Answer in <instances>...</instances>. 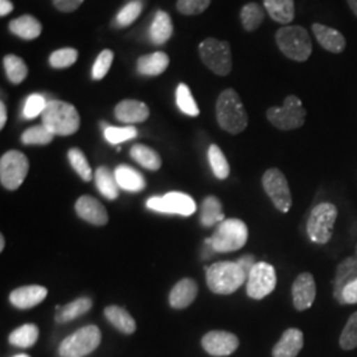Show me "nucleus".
Returning a JSON list of instances; mask_svg holds the SVG:
<instances>
[{
	"instance_id": "obj_12",
	"label": "nucleus",
	"mask_w": 357,
	"mask_h": 357,
	"mask_svg": "<svg viewBox=\"0 0 357 357\" xmlns=\"http://www.w3.org/2000/svg\"><path fill=\"white\" fill-rule=\"evenodd\" d=\"M277 286L275 268L266 262H258L248 275L246 293L257 301L264 299L273 293Z\"/></svg>"
},
{
	"instance_id": "obj_40",
	"label": "nucleus",
	"mask_w": 357,
	"mask_h": 357,
	"mask_svg": "<svg viewBox=\"0 0 357 357\" xmlns=\"http://www.w3.org/2000/svg\"><path fill=\"white\" fill-rule=\"evenodd\" d=\"M143 3L141 0H132L128 3L115 17V23L119 26H131L142 13Z\"/></svg>"
},
{
	"instance_id": "obj_15",
	"label": "nucleus",
	"mask_w": 357,
	"mask_h": 357,
	"mask_svg": "<svg viewBox=\"0 0 357 357\" xmlns=\"http://www.w3.org/2000/svg\"><path fill=\"white\" fill-rule=\"evenodd\" d=\"M317 298V283L310 273H302L293 284L294 307L298 311H306L314 305Z\"/></svg>"
},
{
	"instance_id": "obj_32",
	"label": "nucleus",
	"mask_w": 357,
	"mask_h": 357,
	"mask_svg": "<svg viewBox=\"0 0 357 357\" xmlns=\"http://www.w3.org/2000/svg\"><path fill=\"white\" fill-rule=\"evenodd\" d=\"M96 184L98 191L109 200H115L119 195V185L115 175L107 167H98L96 171Z\"/></svg>"
},
{
	"instance_id": "obj_23",
	"label": "nucleus",
	"mask_w": 357,
	"mask_h": 357,
	"mask_svg": "<svg viewBox=\"0 0 357 357\" xmlns=\"http://www.w3.org/2000/svg\"><path fill=\"white\" fill-rule=\"evenodd\" d=\"M169 65V57L165 52H153L138 59L137 69L143 76H160Z\"/></svg>"
},
{
	"instance_id": "obj_54",
	"label": "nucleus",
	"mask_w": 357,
	"mask_h": 357,
	"mask_svg": "<svg viewBox=\"0 0 357 357\" xmlns=\"http://www.w3.org/2000/svg\"><path fill=\"white\" fill-rule=\"evenodd\" d=\"M13 357H29L28 355H24V354H22V355H17V356H13Z\"/></svg>"
},
{
	"instance_id": "obj_43",
	"label": "nucleus",
	"mask_w": 357,
	"mask_h": 357,
	"mask_svg": "<svg viewBox=\"0 0 357 357\" xmlns=\"http://www.w3.org/2000/svg\"><path fill=\"white\" fill-rule=\"evenodd\" d=\"M113 60H114V52L110 51V50H103L98 54V57L96 59L94 65L91 68V78L96 81L102 79L103 77L107 75L109 69L112 68Z\"/></svg>"
},
{
	"instance_id": "obj_19",
	"label": "nucleus",
	"mask_w": 357,
	"mask_h": 357,
	"mask_svg": "<svg viewBox=\"0 0 357 357\" xmlns=\"http://www.w3.org/2000/svg\"><path fill=\"white\" fill-rule=\"evenodd\" d=\"M305 344L303 332L289 328L282 335L280 342L273 348V357H296Z\"/></svg>"
},
{
	"instance_id": "obj_9",
	"label": "nucleus",
	"mask_w": 357,
	"mask_h": 357,
	"mask_svg": "<svg viewBox=\"0 0 357 357\" xmlns=\"http://www.w3.org/2000/svg\"><path fill=\"white\" fill-rule=\"evenodd\" d=\"M337 218V208L332 203L317 205L307 221V234L312 243L326 245L332 238V229Z\"/></svg>"
},
{
	"instance_id": "obj_7",
	"label": "nucleus",
	"mask_w": 357,
	"mask_h": 357,
	"mask_svg": "<svg viewBox=\"0 0 357 357\" xmlns=\"http://www.w3.org/2000/svg\"><path fill=\"white\" fill-rule=\"evenodd\" d=\"M102 333L97 326H85L69 335L59 347L61 357H84L91 354L101 344Z\"/></svg>"
},
{
	"instance_id": "obj_35",
	"label": "nucleus",
	"mask_w": 357,
	"mask_h": 357,
	"mask_svg": "<svg viewBox=\"0 0 357 357\" xmlns=\"http://www.w3.org/2000/svg\"><path fill=\"white\" fill-rule=\"evenodd\" d=\"M241 23L248 32H255L265 20V10L257 3H248L241 10Z\"/></svg>"
},
{
	"instance_id": "obj_39",
	"label": "nucleus",
	"mask_w": 357,
	"mask_h": 357,
	"mask_svg": "<svg viewBox=\"0 0 357 357\" xmlns=\"http://www.w3.org/2000/svg\"><path fill=\"white\" fill-rule=\"evenodd\" d=\"M68 159L70 166L78 174V176L82 178L84 181H90L91 180V168H90L89 162L86 156L79 149H70L68 151Z\"/></svg>"
},
{
	"instance_id": "obj_36",
	"label": "nucleus",
	"mask_w": 357,
	"mask_h": 357,
	"mask_svg": "<svg viewBox=\"0 0 357 357\" xmlns=\"http://www.w3.org/2000/svg\"><path fill=\"white\" fill-rule=\"evenodd\" d=\"M208 159H209V165L212 167V171L215 174V176L220 180H225L229 176L230 166L225 158L224 153L221 151V149L217 144H212L208 150Z\"/></svg>"
},
{
	"instance_id": "obj_33",
	"label": "nucleus",
	"mask_w": 357,
	"mask_h": 357,
	"mask_svg": "<svg viewBox=\"0 0 357 357\" xmlns=\"http://www.w3.org/2000/svg\"><path fill=\"white\" fill-rule=\"evenodd\" d=\"M3 65H4V69H6L7 78L10 79V82H13L15 85L22 84L28 76V66L24 63V60L19 56L7 54L3 59Z\"/></svg>"
},
{
	"instance_id": "obj_30",
	"label": "nucleus",
	"mask_w": 357,
	"mask_h": 357,
	"mask_svg": "<svg viewBox=\"0 0 357 357\" xmlns=\"http://www.w3.org/2000/svg\"><path fill=\"white\" fill-rule=\"evenodd\" d=\"M224 220H225V213L222 211L221 202L217 199L216 196H208L202 205L200 221L203 227L211 228L215 224L222 222Z\"/></svg>"
},
{
	"instance_id": "obj_14",
	"label": "nucleus",
	"mask_w": 357,
	"mask_h": 357,
	"mask_svg": "<svg viewBox=\"0 0 357 357\" xmlns=\"http://www.w3.org/2000/svg\"><path fill=\"white\" fill-rule=\"evenodd\" d=\"M202 344L205 352L211 356L224 357L229 356L237 351L240 340L231 332L211 331L204 335Z\"/></svg>"
},
{
	"instance_id": "obj_34",
	"label": "nucleus",
	"mask_w": 357,
	"mask_h": 357,
	"mask_svg": "<svg viewBox=\"0 0 357 357\" xmlns=\"http://www.w3.org/2000/svg\"><path fill=\"white\" fill-rule=\"evenodd\" d=\"M38 328L36 324H24L16 330H13L8 337L10 343L19 347V348H29L38 342Z\"/></svg>"
},
{
	"instance_id": "obj_44",
	"label": "nucleus",
	"mask_w": 357,
	"mask_h": 357,
	"mask_svg": "<svg viewBox=\"0 0 357 357\" xmlns=\"http://www.w3.org/2000/svg\"><path fill=\"white\" fill-rule=\"evenodd\" d=\"M103 135H105V139L109 143L119 144L122 142L134 139L138 135V131H137V128H132V126H128V128L109 126L106 130H103Z\"/></svg>"
},
{
	"instance_id": "obj_8",
	"label": "nucleus",
	"mask_w": 357,
	"mask_h": 357,
	"mask_svg": "<svg viewBox=\"0 0 357 357\" xmlns=\"http://www.w3.org/2000/svg\"><path fill=\"white\" fill-rule=\"evenodd\" d=\"M199 54L202 61L217 76H228L231 72L229 43L213 38H205L199 45Z\"/></svg>"
},
{
	"instance_id": "obj_17",
	"label": "nucleus",
	"mask_w": 357,
	"mask_h": 357,
	"mask_svg": "<svg viewBox=\"0 0 357 357\" xmlns=\"http://www.w3.org/2000/svg\"><path fill=\"white\" fill-rule=\"evenodd\" d=\"M115 118L123 123L134 125L147 121L150 116V109L144 102L137 100H123L115 106Z\"/></svg>"
},
{
	"instance_id": "obj_53",
	"label": "nucleus",
	"mask_w": 357,
	"mask_h": 357,
	"mask_svg": "<svg viewBox=\"0 0 357 357\" xmlns=\"http://www.w3.org/2000/svg\"><path fill=\"white\" fill-rule=\"evenodd\" d=\"M4 245H6L4 237H3V236H0V250H1V252L4 250Z\"/></svg>"
},
{
	"instance_id": "obj_26",
	"label": "nucleus",
	"mask_w": 357,
	"mask_h": 357,
	"mask_svg": "<svg viewBox=\"0 0 357 357\" xmlns=\"http://www.w3.org/2000/svg\"><path fill=\"white\" fill-rule=\"evenodd\" d=\"M174 33L171 16L165 11H158L150 26V38L153 44L162 45L167 43Z\"/></svg>"
},
{
	"instance_id": "obj_1",
	"label": "nucleus",
	"mask_w": 357,
	"mask_h": 357,
	"mask_svg": "<svg viewBox=\"0 0 357 357\" xmlns=\"http://www.w3.org/2000/svg\"><path fill=\"white\" fill-rule=\"evenodd\" d=\"M216 115L220 128L229 134H241L248 128V113L238 93L234 89H225L218 96Z\"/></svg>"
},
{
	"instance_id": "obj_22",
	"label": "nucleus",
	"mask_w": 357,
	"mask_h": 357,
	"mask_svg": "<svg viewBox=\"0 0 357 357\" xmlns=\"http://www.w3.org/2000/svg\"><path fill=\"white\" fill-rule=\"evenodd\" d=\"M355 280H357V257H348L339 264L333 281V296L339 303L345 286Z\"/></svg>"
},
{
	"instance_id": "obj_18",
	"label": "nucleus",
	"mask_w": 357,
	"mask_h": 357,
	"mask_svg": "<svg viewBox=\"0 0 357 357\" xmlns=\"http://www.w3.org/2000/svg\"><path fill=\"white\" fill-rule=\"evenodd\" d=\"M48 295V290L44 286L31 284L23 286L13 290L10 295V302L13 306L20 310H28L32 307L38 306Z\"/></svg>"
},
{
	"instance_id": "obj_2",
	"label": "nucleus",
	"mask_w": 357,
	"mask_h": 357,
	"mask_svg": "<svg viewBox=\"0 0 357 357\" xmlns=\"http://www.w3.org/2000/svg\"><path fill=\"white\" fill-rule=\"evenodd\" d=\"M43 125L54 135L68 137L77 132L81 125L79 114L72 103L53 100L41 114Z\"/></svg>"
},
{
	"instance_id": "obj_25",
	"label": "nucleus",
	"mask_w": 357,
	"mask_h": 357,
	"mask_svg": "<svg viewBox=\"0 0 357 357\" xmlns=\"http://www.w3.org/2000/svg\"><path fill=\"white\" fill-rule=\"evenodd\" d=\"M8 28L13 35L26 41L38 38L43 31L41 23L32 15H23L17 19H13L10 22Z\"/></svg>"
},
{
	"instance_id": "obj_6",
	"label": "nucleus",
	"mask_w": 357,
	"mask_h": 357,
	"mask_svg": "<svg viewBox=\"0 0 357 357\" xmlns=\"http://www.w3.org/2000/svg\"><path fill=\"white\" fill-rule=\"evenodd\" d=\"M306 114V109L303 107L302 101L296 96L290 94L284 98L283 106L270 107L266 116L273 126L283 131H290L305 125Z\"/></svg>"
},
{
	"instance_id": "obj_48",
	"label": "nucleus",
	"mask_w": 357,
	"mask_h": 357,
	"mask_svg": "<svg viewBox=\"0 0 357 357\" xmlns=\"http://www.w3.org/2000/svg\"><path fill=\"white\" fill-rule=\"evenodd\" d=\"M52 1L56 10L66 13H75L84 3V0H52Z\"/></svg>"
},
{
	"instance_id": "obj_29",
	"label": "nucleus",
	"mask_w": 357,
	"mask_h": 357,
	"mask_svg": "<svg viewBox=\"0 0 357 357\" xmlns=\"http://www.w3.org/2000/svg\"><path fill=\"white\" fill-rule=\"evenodd\" d=\"M93 306L89 298H78L76 301L68 303L66 306H57L56 321L57 323H68L70 320H75L78 317L85 315Z\"/></svg>"
},
{
	"instance_id": "obj_5",
	"label": "nucleus",
	"mask_w": 357,
	"mask_h": 357,
	"mask_svg": "<svg viewBox=\"0 0 357 357\" xmlns=\"http://www.w3.org/2000/svg\"><path fill=\"white\" fill-rule=\"evenodd\" d=\"M249 237L246 224L238 218H225L217 225L211 237V246L216 253H229L243 249Z\"/></svg>"
},
{
	"instance_id": "obj_47",
	"label": "nucleus",
	"mask_w": 357,
	"mask_h": 357,
	"mask_svg": "<svg viewBox=\"0 0 357 357\" xmlns=\"http://www.w3.org/2000/svg\"><path fill=\"white\" fill-rule=\"evenodd\" d=\"M357 303V280L348 283L342 293L340 305H356Z\"/></svg>"
},
{
	"instance_id": "obj_24",
	"label": "nucleus",
	"mask_w": 357,
	"mask_h": 357,
	"mask_svg": "<svg viewBox=\"0 0 357 357\" xmlns=\"http://www.w3.org/2000/svg\"><path fill=\"white\" fill-rule=\"evenodd\" d=\"M115 178L119 188L128 192H141L146 188V180L139 171L122 165L115 168Z\"/></svg>"
},
{
	"instance_id": "obj_16",
	"label": "nucleus",
	"mask_w": 357,
	"mask_h": 357,
	"mask_svg": "<svg viewBox=\"0 0 357 357\" xmlns=\"http://www.w3.org/2000/svg\"><path fill=\"white\" fill-rule=\"evenodd\" d=\"M76 212L78 217L97 227H103L109 221L106 208L91 196H81L77 200Z\"/></svg>"
},
{
	"instance_id": "obj_38",
	"label": "nucleus",
	"mask_w": 357,
	"mask_h": 357,
	"mask_svg": "<svg viewBox=\"0 0 357 357\" xmlns=\"http://www.w3.org/2000/svg\"><path fill=\"white\" fill-rule=\"evenodd\" d=\"M176 105L184 114L190 115V116H197L200 114L199 106H197L196 101L193 100V96H192L188 85H185V84H178V85Z\"/></svg>"
},
{
	"instance_id": "obj_11",
	"label": "nucleus",
	"mask_w": 357,
	"mask_h": 357,
	"mask_svg": "<svg viewBox=\"0 0 357 357\" xmlns=\"http://www.w3.org/2000/svg\"><path fill=\"white\" fill-rule=\"evenodd\" d=\"M262 185L274 206L282 213H287L293 205V197L287 178L282 171L278 168L268 169L262 178Z\"/></svg>"
},
{
	"instance_id": "obj_49",
	"label": "nucleus",
	"mask_w": 357,
	"mask_h": 357,
	"mask_svg": "<svg viewBox=\"0 0 357 357\" xmlns=\"http://www.w3.org/2000/svg\"><path fill=\"white\" fill-rule=\"evenodd\" d=\"M237 264L243 268V271H245V274L246 275H249V273L252 271V268H255V258L253 255H245L243 257H241L238 261H237Z\"/></svg>"
},
{
	"instance_id": "obj_51",
	"label": "nucleus",
	"mask_w": 357,
	"mask_h": 357,
	"mask_svg": "<svg viewBox=\"0 0 357 357\" xmlns=\"http://www.w3.org/2000/svg\"><path fill=\"white\" fill-rule=\"evenodd\" d=\"M6 122H7V109L4 102H1L0 103V128L6 126Z\"/></svg>"
},
{
	"instance_id": "obj_13",
	"label": "nucleus",
	"mask_w": 357,
	"mask_h": 357,
	"mask_svg": "<svg viewBox=\"0 0 357 357\" xmlns=\"http://www.w3.org/2000/svg\"><path fill=\"white\" fill-rule=\"evenodd\" d=\"M147 208L155 212L166 213V215L192 216L196 212V203L191 196L185 193L169 192L165 196L149 199Z\"/></svg>"
},
{
	"instance_id": "obj_4",
	"label": "nucleus",
	"mask_w": 357,
	"mask_h": 357,
	"mask_svg": "<svg viewBox=\"0 0 357 357\" xmlns=\"http://www.w3.org/2000/svg\"><path fill=\"white\" fill-rule=\"evenodd\" d=\"M275 41L280 51L290 60L303 63L312 52V43L306 29L301 26H284L278 29Z\"/></svg>"
},
{
	"instance_id": "obj_50",
	"label": "nucleus",
	"mask_w": 357,
	"mask_h": 357,
	"mask_svg": "<svg viewBox=\"0 0 357 357\" xmlns=\"http://www.w3.org/2000/svg\"><path fill=\"white\" fill-rule=\"evenodd\" d=\"M13 11V4L11 0H0V15L7 16Z\"/></svg>"
},
{
	"instance_id": "obj_52",
	"label": "nucleus",
	"mask_w": 357,
	"mask_h": 357,
	"mask_svg": "<svg viewBox=\"0 0 357 357\" xmlns=\"http://www.w3.org/2000/svg\"><path fill=\"white\" fill-rule=\"evenodd\" d=\"M348 1V6L351 7L352 13H355V16L357 17V0H347Z\"/></svg>"
},
{
	"instance_id": "obj_21",
	"label": "nucleus",
	"mask_w": 357,
	"mask_h": 357,
	"mask_svg": "<svg viewBox=\"0 0 357 357\" xmlns=\"http://www.w3.org/2000/svg\"><path fill=\"white\" fill-rule=\"evenodd\" d=\"M312 31L320 47L324 48L326 51L336 53V54L344 51L347 43H345L344 36L339 31L330 26H323L319 23L312 24Z\"/></svg>"
},
{
	"instance_id": "obj_28",
	"label": "nucleus",
	"mask_w": 357,
	"mask_h": 357,
	"mask_svg": "<svg viewBox=\"0 0 357 357\" xmlns=\"http://www.w3.org/2000/svg\"><path fill=\"white\" fill-rule=\"evenodd\" d=\"M105 318L112 323L115 328L122 333L131 335L137 330L134 318L122 307L109 306L105 308Z\"/></svg>"
},
{
	"instance_id": "obj_55",
	"label": "nucleus",
	"mask_w": 357,
	"mask_h": 357,
	"mask_svg": "<svg viewBox=\"0 0 357 357\" xmlns=\"http://www.w3.org/2000/svg\"><path fill=\"white\" fill-rule=\"evenodd\" d=\"M356 257H357V243H356Z\"/></svg>"
},
{
	"instance_id": "obj_37",
	"label": "nucleus",
	"mask_w": 357,
	"mask_h": 357,
	"mask_svg": "<svg viewBox=\"0 0 357 357\" xmlns=\"http://www.w3.org/2000/svg\"><path fill=\"white\" fill-rule=\"evenodd\" d=\"M54 137L56 135L44 125H40V126L26 128L22 135V142L23 144H28V146H45V144H50Z\"/></svg>"
},
{
	"instance_id": "obj_46",
	"label": "nucleus",
	"mask_w": 357,
	"mask_h": 357,
	"mask_svg": "<svg viewBox=\"0 0 357 357\" xmlns=\"http://www.w3.org/2000/svg\"><path fill=\"white\" fill-rule=\"evenodd\" d=\"M212 0H178V11L183 15H200L209 7Z\"/></svg>"
},
{
	"instance_id": "obj_45",
	"label": "nucleus",
	"mask_w": 357,
	"mask_h": 357,
	"mask_svg": "<svg viewBox=\"0 0 357 357\" xmlns=\"http://www.w3.org/2000/svg\"><path fill=\"white\" fill-rule=\"evenodd\" d=\"M47 100L40 96V94H31L26 98L24 103V109H23V115L26 119H33L38 115L43 114L45 107H47Z\"/></svg>"
},
{
	"instance_id": "obj_20",
	"label": "nucleus",
	"mask_w": 357,
	"mask_h": 357,
	"mask_svg": "<svg viewBox=\"0 0 357 357\" xmlns=\"http://www.w3.org/2000/svg\"><path fill=\"white\" fill-rule=\"evenodd\" d=\"M197 284L191 278H184L178 281L169 293V305L172 308L181 310L191 306L197 296Z\"/></svg>"
},
{
	"instance_id": "obj_41",
	"label": "nucleus",
	"mask_w": 357,
	"mask_h": 357,
	"mask_svg": "<svg viewBox=\"0 0 357 357\" xmlns=\"http://www.w3.org/2000/svg\"><path fill=\"white\" fill-rule=\"evenodd\" d=\"M77 59H78V52L75 48H63V50L52 52L50 56V65L54 69H64L75 65Z\"/></svg>"
},
{
	"instance_id": "obj_42",
	"label": "nucleus",
	"mask_w": 357,
	"mask_h": 357,
	"mask_svg": "<svg viewBox=\"0 0 357 357\" xmlns=\"http://www.w3.org/2000/svg\"><path fill=\"white\" fill-rule=\"evenodd\" d=\"M340 347L344 351H352L357 347V311L351 315V318L347 321L344 330L340 335Z\"/></svg>"
},
{
	"instance_id": "obj_10",
	"label": "nucleus",
	"mask_w": 357,
	"mask_h": 357,
	"mask_svg": "<svg viewBox=\"0 0 357 357\" xmlns=\"http://www.w3.org/2000/svg\"><path fill=\"white\" fill-rule=\"evenodd\" d=\"M29 162L23 153L17 150L7 151L0 159V181L1 185L8 190H17L28 175Z\"/></svg>"
},
{
	"instance_id": "obj_3",
	"label": "nucleus",
	"mask_w": 357,
	"mask_h": 357,
	"mask_svg": "<svg viewBox=\"0 0 357 357\" xmlns=\"http://www.w3.org/2000/svg\"><path fill=\"white\" fill-rule=\"evenodd\" d=\"M205 270L209 290L220 295H229L237 291L248 280V275L237 262H217Z\"/></svg>"
},
{
	"instance_id": "obj_27",
	"label": "nucleus",
	"mask_w": 357,
	"mask_h": 357,
	"mask_svg": "<svg viewBox=\"0 0 357 357\" xmlns=\"http://www.w3.org/2000/svg\"><path fill=\"white\" fill-rule=\"evenodd\" d=\"M264 4L274 22L284 26L293 22L295 16L294 0H264Z\"/></svg>"
},
{
	"instance_id": "obj_31",
	"label": "nucleus",
	"mask_w": 357,
	"mask_h": 357,
	"mask_svg": "<svg viewBox=\"0 0 357 357\" xmlns=\"http://www.w3.org/2000/svg\"><path fill=\"white\" fill-rule=\"evenodd\" d=\"M130 155L137 163H139L142 167H144L150 171H158L162 167L160 155L149 146L134 144L130 150Z\"/></svg>"
}]
</instances>
